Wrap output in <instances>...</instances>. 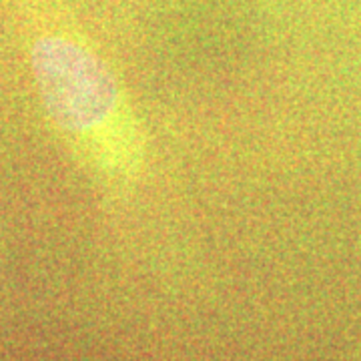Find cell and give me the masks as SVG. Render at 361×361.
Here are the masks:
<instances>
[{
    "label": "cell",
    "mask_w": 361,
    "mask_h": 361,
    "mask_svg": "<svg viewBox=\"0 0 361 361\" xmlns=\"http://www.w3.org/2000/svg\"><path fill=\"white\" fill-rule=\"evenodd\" d=\"M42 103L80 161L115 191L139 183L147 139L113 68L71 37H42L32 47Z\"/></svg>",
    "instance_id": "1"
}]
</instances>
